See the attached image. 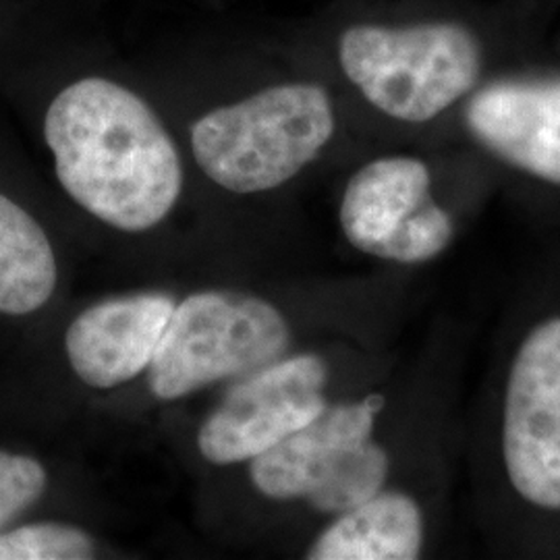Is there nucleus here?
Listing matches in <instances>:
<instances>
[{"instance_id": "obj_8", "label": "nucleus", "mask_w": 560, "mask_h": 560, "mask_svg": "<svg viewBox=\"0 0 560 560\" xmlns=\"http://www.w3.org/2000/svg\"><path fill=\"white\" fill-rule=\"evenodd\" d=\"M502 448L521 497L560 509V318L534 328L513 361Z\"/></svg>"}, {"instance_id": "obj_5", "label": "nucleus", "mask_w": 560, "mask_h": 560, "mask_svg": "<svg viewBox=\"0 0 560 560\" xmlns=\"http://www.w3.org/2000/svg\"><path fill=\"white\" fill-rule=\"evenodd\" d=\"M378 395L326 407L316 420L249 460V480L264 499L305 501L326 515H340L376 497L390 460L374 441Z\"/></svg>"}, {"instance_id": "obj_11", "label": "nucleus", "mask_w": 560, "mask_h": 560, "mask_svg": "<svg viewBox=\"0 0 560 560\" xmlns=\"http://www.w3.org/2000/svg\"><path fill=\"white\" fill-rule=\"evenodd\" d=\"M423 544L420 506L407 494L376 497L337 515L307 550L310 560H413Z\"/></svg>"}, {"instance_id": "obj_14", "label": "nucleus", "mask_w": 560, "mask_h": 560, "mask_svg": "<svg viewBox=\"0 0 560 560\" xmlns=\"http://www.w3.org/2000/svg\"><path fill=\"white\" fill-rule=\"evenodd\" d=\"M48 474L40 460L0 451V529L40 501Z\"/></svg>"}, {"instance_id": "obj_7", "label": "nucleus", "mask_w": 560, "mask_h": 560, "mask_svg": "<svg viewBox=\"0 0 560 560\" xmlns=\"http://www.w3.org/2000/svg\"><path fill=\"white\" fill-rule=\"evenodd\" d=\"M340 229L368 256L397 264L432 260L453 240V221L430 198V171L411 156L368 162L340 200Z\"/></svg>"}, {"instance_id": "obj_12", "label": "nucleus", "mask_w": 560, "mask_h": 560, "mask_svg": "<svg viewBox=\"0 0 560 560\" xmlns=\"http://www.w3.org/2000/svg\"><path fill=\"white\" fill-rule=\"evenodd\" d=\"M57 282V254L40 222L0 194V314L38 312L52 300Z\"/></svg>"}, {"instance_id": "obj_9", "label": "nucleus", "mask_w": 560, "mask_h": 560, "mask_svg": "<svg viewBox=\"0 0 560 560\" xmlns=\"http://www.w3.org/2000/svg\"><path fill=\"white\" fill-rule=\"evenodd\" d=\"M177 301L162 291H140L92 303L65 332L73 374L96 390L119 388L148 372Z\"/></svg>"}, {"instance_id": "obj_3", "label": "nucleus", "mask_w": 560, "mask_h": 560, "mask_svg": "<svg viewBox=\"0 0 560 560\" xmlns=\"http://www.w3.org/2000/svg\"><path fill=\"white\" fill-rule=\"evenodd\" d=\"M339 60L363 98L386 117L425 122L476 85L481 52L459 23H360L342 32Z\"/></svg>"}, {"instance_id": "obj_4", "label": "nucleus", "mask_w": 560, "mask_h": 560, "mask_svg": "<svg viewBox=\"0 0 560 560\" xmlns=\"http://www.w3.org/2000/svg\"><path fill=\"white\" fill-rule=\"evenodd\" d=\"M291 326L258 295L206 289L177 301L145 376L154 399H185L287 355Z\"/></svg>"}, {"instance_id": "obj_1", "label": "nucleus", "mask_w": 560, "mask_h": 560, "mask_svg": "<svg viewBox=\"0 0 560 560\" xmlns=\"http://www.w3.org/2000/svg\"><path fill=\"white\" fill-rule=\"evenodd\" d=\"M44 140L67 196L115 231L148 233L179 203L177 143L154 108L117 81L83 78L60 90Z\"/></svg>"}, {"instance_id": "obj_13", "label": "nucleus", "mask_w": 560, "mask_h": 560, "mask_svg": "<svg viewBox=\"0 0 560 560\" xmlns=\"http://www.w3.org/2000/svg\"><path fill=\"white\" fill-rule=\"evenodd\" d=\"M96 540L71 523H27L0 534V560H90L96 557Z\"/></svg>"}, {"instance_id": "obj_10", "label": "nucleus", "mask_w": 560, "mask_h": 560, "mask_svg": "<svg viewBox=\"0 0 560 560\" xmlns=\"http://www.w3.org/2000/svg\"><path fill=\"white\" fill-rule=\"evenodd\" d=\"M467 122L494 154L560 185V81L492 85L471 101Z\"/></svg>"}, {"instance_id": "obj_2", "label": "nucleus", "mask_w": 560, "mask_h": 560, "mask_svg": "<svg viewBox=\"0 0 560 560\" xmlns=\"http://www.w3.org/2000/svg\"><path fill=\"white\" fill-rule=\"evenodd\" d=\"M335 108L316 83H280L212 108L191 125L201 173L237 196L279 189L320 156L335 136Z\"/></svg>"}, {"instance_id": "obj_6", "label": "nucleus", "mask_w": 560, "mask_h": 560, "mask_svg": "<svg viewBox=\"0 0 560 560\" xmlns=\"http://www.w3.org/2000/svg\"><path fill=\"white\" fill-rule=\"evenodd\" d=\"M328 368L300 353L233 381L198 430V451L217 467L249 463L316 420L328 407Z\"/></svg>"}]
</instances>
